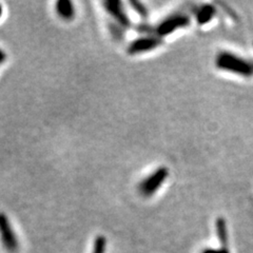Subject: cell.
<instances>
[{
  "label": "cell",
  "instance_id": "3957f363",
  "mask_svg": "<svg viewBox=\"0 0 253 253\" xmlns=\"http://www.w3.org/2000/svg\"><path fill=\"white\" fill-rule=\"evenodd\" d=\"M191 19L188 15L183 13L173 14L169 17L165 18L160 25L155 27V33L158 37L164 38L173 34L174 32L189 27Z\"/></svg>",
  "mask_w": 253,
  "mask_h": 253
},
{
  "label": "cell",
  "instance_id": "8fae6325",
  "mask_svg": "<svg viewBox=\"0 0 253 253\" xmlns=\"http://www.w3.org/2000/svg\"><path fill=\"white\" fill-rule=\"evenodd\" d=\"M129 4L131 5L134 12H135L137 15H139L142 19L146 20L148 18L149 11L144 3L137 1V0H131V1H129Z\"/></svg>",
  "mask_w": 253,
  "mask_h": 253
},
{
  "label": "cell",
  "instance_id": "ba28073f",
  "mask_svg": "<svg viewBox=\"0 0 253 253\" xmlns=\"http://www.w3.org/2000/svg\"><path fill=\"white\" fill-rule=\"evenodd\" d=\"M55 11H56L59 17L66 21L74 19L75 7L72 1L70 0H59L55 4Z\"/></svg>",
  "mask_w": 253,
  "mask_h": 253
},
{
  "label": "cell",
  "instance_id": "9a60e30c",
  "mask_svg": "<svg viewBox=\"0 0 253 253\" xmlns=\"http://www.w3.org/2000/svg\"><path fill=\"white\" fill-rule=\"evenodd\" d=\"M6 60V54L0 49V65H2V63H4Z\"/></svg>",
  "mask_w": 253,
  "mask_h": 253
},
{
  "label": "cell",
  "instance_id": "30bf717a",
  "mask_svg": "<svg viewBox=\"0 0 253 253\" xmlns=\"http://www.w3.org/2000/svg\"><path fill=\"white\" fill-rule=\"evenodd\" d=\"M216 232L218 240L224 245L228 242V231H227V225L224 218H217L216 220Z\"/></svg>",
  "mask_w": 253,
  "mask_h": 253
},
{
  "label": "cell",
  "instance_id": "5b68a950",
  "mask_svg": "<svg viewBox=\"0 0 253 253\" xmlns=\"http://www.w3.org/2000/svg\"><path fill=\"white\" fill-rule=\"evenodd\" d=\"M163 44V38L158 37L157 35L142 36L132 41L128 47H126V53L130 55H138L142 53H147L157 49L158 46Z\"/></svg>",
  "mask_w": 253,
  "mask_h": 253
},
{
  "label": "cell",
  "instance_id": "4fadbf2b",
  "mask_svg": "<svg viewBox=\"0 0 253 253\" xmlns=\"http://www.w3.org/2000/svg\"><path fill=\"white\" fill-rule=\"evenodd\" d=\"M136 31L140 34H145V36H150V35H156L155 33V28H153L152 26L148 25L146 22L142 23H138L136 26Z\"/></svg>",
  "mask_w": 253,
  "mask_h": 253
},
{
  "label": "cell",
  "instance_id": "7c38bea8",
  "mask_svg": "<svg viewBox=\"0 0 253 253\" xmlns=\"http://www.w3.org/2000/svg\"><path fill=\"white\" fill-rule=\"evenodd\" d=\"M107 240L104 235H98L94 241L92 253H106Z\"/></svg>",
  "mask_w": 253,
  "mask_h": 253
},
{
  "label": "cell",
  "instance_id": "277c9868",
  "mask_svg": "<svg viewBox=\"0 0 253 253\" xmlns=\"http://www.w3.org/2000/svg\"><path fill=\"white\" fill-rule=\"evenodd\" d=\"M0 241L7 252L15 253L18 251V239L13 230L10 218L3 212H0Z\"/></svg>",
  "mask_w": 253,
  "mask_h": 253
},
{
  "label": "cell",
  "instance_id": "5bb4252c",
  "mask_svg": "<svg viewBox=\"0 0 253 253\" xmlns=\"http://www.w3.org/2000/svg\"><path fill=\"white\" fill-rule=\"evenodd\" d=\"M203 253H229L227 249H207L204 250Z\"/></svg>",
  "mask_w": 253,
  "mask_h": 253
},
{
  "label": "cell",
  "instance_id": "2e32d148",
  "mask_svg": "<svg viewBox=\"0 0 253 253\" xmlns=\"http://www.w3.org/2000/svg\"><path fill=\"white\" fill-rule=\"evenodd\" d=\"M1 15H2V5L0 4V17H1Z\"/></svg>",
  "mask_w": 253,
  "mask_h": 253
},
{
  "label": "cell",
  "instance_id": "8992f818",
  "mask_svg": "<svg viewBox=\"0 0 253 253\" xmlns=\"http://www.w3.org/2000/svg\"><path fill=\"white\" fill-rule=\"evenodd\" d=\"M106 12L113 18V20L124 29H130L132 26L128 13L126 12L124 3L120 0H107L102 2Z\"/></svg>",
  "mask_w": 253,
  "mask_h": 253
},
{
  "label": "cell",
  "instance_id": "7a4b0ae2",
  "mask_svg": "<svg viewBox=\"0 0 253 253\" xmlns=\"http://www.w3.org/2000/svg\"><path fill=\"white\" fill-rule=\"evenodd\" d=\"M169 169L167 167L157 168L153 173L142 179L138 185V191L144 197L153 196L169 176Z\"/></svg>",
  "mask_w": 253,
  "mask_h": 253
},
{
  "label": "cell",
  "instance_id": "9c48e42d",
  "mask_svg": "<svg viewBox=\"0 0 253 253\" xmlns=\"http://www.w3.org/2000/svg\"><path fill=\"white\" fill-rule=\"evenodd\" d=\"M108 29L110 31V34L115 41H123L125 37V29L116 23L115 21H109L108 22Z\"/></svg>",
  "mask_w": 253,
  "mask_h": 253
},
{
  "label": "cell",
  "instance_id": "6da1fadb",
  "mask_svg": "<svg viewBox=\"0 0 253 253\" xmlns=\"http://www.w3.org/2000/svg\"><path fill=\"white\" fill-rule=\"evenodd\" d=\"M215 67L225 73L243 78H253V60L231 51H220L215 56Z\"/></svg>",
  "mask_w": 253,
  "mask_h": 253
},
{
  "label": "cell",
  "instance_id": "52a82bcc",
  "mask_svg": "<svg viewBox=\"0 0 253 253\" xmlns=\"http://www.w3.org/2000/svg\"><path fill=\"white\" fill-rule=\"evenodd\" d=\"M217 13L216 7L212 4H203L195 10V20L199 26L208 25L215 18Z\"/></svg>",
  "mask_w": 253,
  "mask_h": 253
}]
</instances>
